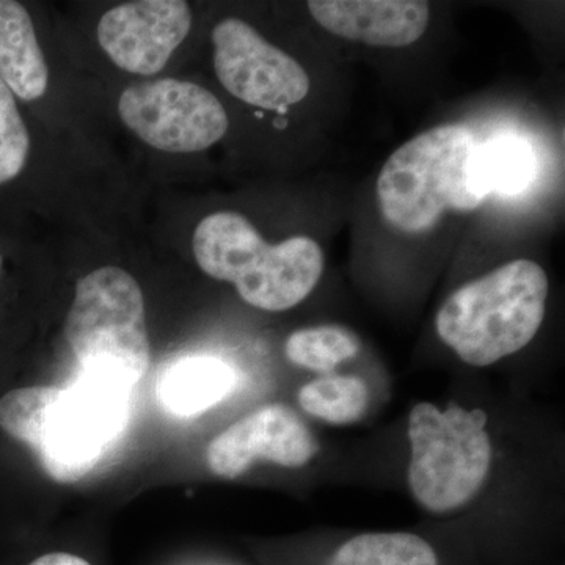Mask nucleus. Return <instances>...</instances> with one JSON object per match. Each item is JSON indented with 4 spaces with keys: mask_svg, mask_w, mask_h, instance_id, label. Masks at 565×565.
Masks as SVG:
<instances>
[{
    "mask_svg": "<svg viewBox=\"0 0 565 565\" xmlns=\"http://www.w3.org/2000/svg\"><path fill=\"white\" fill-rule=\"evenodd\" d=\"M302 565H456L440 546L408 531L360 533L318 548Z\"/></svg>",
    "mask_w": 565,
    "mask_h": 565,
    "instance_id": "nucleus-12",
    "label": "nucleus"
},
{
    "mask_svg": "<svg viewBox=\"0 0 565 565\" xmlns=\"http://www.w3.org/2000/svg\"><path fill=\"white\" fill-rule=\"evenodd\" d=\"M128 419V386L85 374L70 388L29 386L0 399V427L31 446L52 479L90 473Z\"/></svg>",
    "mask_w": 565,
    "mask_h": 565,
    "instance_id": "nucleus-1",
    "label": "nucleus"
},
{
    "mask_svg": "<svg viewBox=\"0 0 565 565\" xmlns=\"http://www.w3.org/2000/svg\"><path fill=\"white\" fill-rule=\"evenodd\" d=\"M370 388L359 375L322 374L300 386L297 403L305 414L330 426L362 422L370 407Z\"/></svg>",
    "mask_w": 565,
    "mask_h": 565,
    "instance_id": "nucleus-15",
    "label": "nucleus"
},
{
    "mask_svg": "<svg viewBox=\"0 0 565 565\" xmlns=\"http://www.w3.org/2000/svg\"><path fill=\"white\" fill-rule=\"evenodd\" d=\"M118 114L145 143L166 152L207 150L228 131V115L206 88L161 79L126 88Z\"/></svg>",
    "mask_w": 565,
    "mask_h": 565,
    "instance_id": "nucleus-7",
    "label": "nucleus"
},
{
    "mask_svg": "<svg viewBox=\"0 0 565 565\" xmlns=\"http://www.w3.org/2000/svg\"><path fill=\"white\" fill-rule=\"evenodd\" d=\"M192 29L184 0H139L107 11L98 40L118 68L140 76L159 73Z\"/></svg>",
    "mask_w": 565,
    "mask_h": 565,
    "instance_id": "nucleus-10",
    "label": "nucleus"
},
{
    "mask_svg": "<svg viewBox=\"0 0 565 565\" xmlns=\"http://www.w3.org/2000/svg\"><path fill=\"white\" fill-rule=\"evenodd\" d=\"M65 334L85 374L129 388L150 367L143 292L120 267H102L77 281Z\"/></svg>",
    "mask_w": 565,
    "mask_h": 565,
    "instance_id": "nucleus-6",
    "label": "nucleus"
},
{
    "mask_svg": "<svg viewBox=\"0 0 565 565\" xmlns=\"http://www.w3.org/2000/svg\"><path fill=\"white\" fill-rule=\"evenodd\" d=\"M473 132L441 125L405 141L390 156L377 178L382 217L405 234H422L446 212L478 210L486 195L475 181Z\"/></svg>",
    "mask_w": 565,
    "mask_h": 565,
    "instance_id": "nucleus-4",
    "label": "nucleus"
},
{
    "mask_svg": "<svg viewBox=\"0 0 565 565\" xmlns=\"http://www.w3.org/2000/svg\"><path fill=\"white\" fill-rule=\"evenodd\" d=\"M308 11L327 32L385 50L416 43L430 22V6L419 0H311Z\"/></svg>",
    "mask_w": 565,
    "mask_h": 565,
    "instance_id": "nucleus-11",
    "label": "nucleus"
},
{
    "mask_svg": "<svg viewBox=\"0 0 565 565\" xmlns=\"http://www.w3.org/2000/svg\"><path fill=\"white\" fill-rule=\"evenodd\" d=\"M31 137L13 93L0 81V184L17 178L28 162Z\"/></svg>",
    "mask_w": 565,
    "mask_h": 565,
    "instance_id": "nucleus-18",
    "label": "nucleus"
},
{
    "mask_svg": "<svg viewBox=\"0 0 565 565\" xmlns=\"http://www.w3.org/2000/svg\"><path fill=\"white\" fill-rule=\"evenodd\" d=\"M546 300L544 267L514 259L456 289L435 316V330L463 363L492 366L534 340Z\"/></svg>",
    "mask_w": 565,
    "mask_h": 565,
    "instance_id": "nucleus-3",
    "label": "nucleus"
},
{
    "mask_svg": "<svg viewBox=\"0 0 565 565\" xmlns=\"http://www.w3.org/2000/svg\"><path fill=\"white\" fill-rule=\"evenodd\" d=\"M214 70L230 95L266 110L307 98L311 81L292 55L264 40L248 22L226 18L212 32Z\"/></svg>",
    "mask_w": 565,
    "mask_h": 565,
    "instance_id": "nucleus-8",
    "label": "nucleus"
},
{
    "mask_svg": "<svg viewBox=\"0 0 565 565\" xmlns=\"http://www.w3.org/2000/svg\"><path fill=\"white\" fill-rule=\"evenodd\" d=\"M234 373L228 364L215 359H188L162 375L158 396L174 415L202 414L232 393Z\"/></svg>",
    "mask_w": 565,
    "mask_h": 565,
    "instance_id": "nucleus-14",
    "label": "nucleus"
},
{
    "mask_svg": "<svg viewBox=\"0 0 565 565\" xmlns=\"http://www.w3.org/2000/svg\"><path fill=\"white\" fill-rule=\"evenodd\" d=\"M0 81L22 102L41 98L50 84L31 14L14 0H0Z\"/></svg>",
    "mask_w": 565,
    "mask_h": 565,
    "instance_id": "nucleus-13",
    "label": "nucleus"
},
{
    "mask_svg": "<svg viewBox=\"0 0 565 565\" xmlns=\"http://www.w3.org/2000/svg\"><path fill=\"white\" fill-rule=\"evenodd\" d=\"M0 273H2V256H0Z\"/></svg>",
    "mask_w": 565,
    "mask_h": 565,
    "instance_id": "nucleus-19",
    "label": "nucleus"
},
{
    "mask_svg": "<svg viewBox=\"0 0 565 565\" xmlns=\"http://www.w3.org/2000/svg\"><path fill=\"white\" fill-rule=\"evenodd\" d=\"M362 341L355 332L338 323L307 327L289 334L285 355L296 366L313 373L332 374L340 364L359 355Z\"/></svg>",
    "mask_w": 565,
    "mask_h": 565,
    "instance_id": "nucleus-16",
    "label": "nucleus"
},
{
    "mask_svg": "<svg viewBox=\"0 0 565 565\" xmlns=\"http://www.w3.org/2000/svg\"><path fill=\"white\" fill-rule=\"evenodd\" d=\"M533 166V152L522 140H492L476 150L475 181L486 196L490 192L515 193L530 182Z\"/></svg>",
    "mask_w": 565,
    "mask_h": 565,
    "instance_id": "nucleus-17",
    "label": "nucleus"
},
{
    "mask_svg": "<svg viewBox=\"0 0 565 565\" xmlns=\"http://www.w3.org/2000/svg\"><path fill=\"white\" fill-rule=\"evenodd\" d=\"M318 452V441L303 419L288 405L269 404L212 438L206 465L212 475L233 481L259 460L297 470Z\"/></svg>",
    "mask_w": 565,
    "mask_h": 565,
    "instance_id": "nucleus-9",
    "label": "nucleus"
},
{
    "mask_svg": "<svg viewBox=\"0 0 565 565\" xmlns=\"http://www.w3.org/2000/svg\"><path fill=\"white\" fill-rule=\"evenodd\" d=\"M407 486L430 515L462 511L482 492L493 467V441L481 408L415 404L407 418Z\"/></svg>",
    "mask_w": 565,
    "mask_h": 565,
    "instance_id": "nucleus-5",
    "label": "nucleus"
},
{
    "mask_svg": "<svg viewBox=\"0 0 565 565\" xmlns=\"http://www.w3.org/2000/svg\"><path fill=\"white\" fill-rule=\"evenodd\" d=\"M192 250L207 277L232 282L245 303L269 313L302 303L326 267L322 247L311 237L266 243L247 217L233 211L204 217L193 233Z\"/></svg>",
    "mask_w": 565,
    "mask_h": 565,
    "instance_id": "nucleus-2",
    "label": "nucleus"
}]
</instances>
